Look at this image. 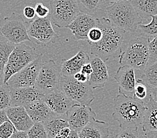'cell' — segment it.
Masks as SVG:
<instances>
[{
    "label": "cell",
    "instance_id": "e575fe53",
    "mask_svg": "<svg viewBox=\"0 0 157 138\" xmlns=\"http://www.w3.org/2000/svg\"><path fill=\"white\" fill-rule=\"evenodd\" d=\"M138 129H121L115 138H138Z\"/></svg>",
    "mask_w": 157,
    "mask_h": 138
},
{
    "label": "cell",
    "instance_id": "7c38bea8",
    "mask_svg": "<svg viewBox=\"0 0 157 138\" xmlns=\"http://www.w3.org/2000/svg\"><path fill=\"white\" fill-rule=\"evenodd\" d=\"M29 37L36 40L40 44H49L57 37L52 27L50 17L37 18L28 24Z\"/></svg>",
    "mask_w": 157,
    "mask_h": 138
},
{
    "label": "cell",
    "instance_id": "ffe728a7",
    "mask_svg": "<svg viewBox=\"0 0 157 138\" xmlns=\"http://www.w3.org/2000/svg\"><path fill=\"white\" fill-rule=\"evenodd\" d=\"M78 133L80 138H108L110 136V126L107 122L95 118Z\"/></svg>",
    "mask_w": 157,
    "mask_h": 138
},
{
    "label": "cell",
    "instance_id": "836d02e7",
    "mask_svg": "<svg viewBox=\"0 0 157 138\" xmlns=\"http://www.w3.org/2000/svg\"><path fill=\"white\" fill-rule=\"evenodd\" d=\"M102 37V31L98 26L92 28L89 31L88 35V41L89 44L96 43L99 42Z\"/></svg>",
    "mask_w": 157,
    "mask_h": 138
},
{
    "label": "cell",
    "instance_id": "7dc6e473",
    "mask_svg": "<svg viewBox=\"0 0 157 138\" xmlns=\"http://www.w3.org/2000/svg\"><path fill=\"white\" fill-rule=\"evenodd\" d=\"M138 138H147V136H146V133L144 132L142 130L141 128H138Z\"/></svg>",
    "mask_w": 157,
    "mask_h": 138
},
{
    "label": "cell",
    "instance_id": "7bdbcfd3",
    "mask_svg": "<svg viewBox=\"0 0 157 138\" xmlns=\"http://www.w3.org/2000/svg\"><path fill=\"white\" fill-rule=\"evenodd\" d=\"M7 121H10V120H9L8 117H7L6 110H0V126L2 125L3 123Z\"/></svg>",
    "mask_w": 157,
    "mask_h": 138
},
{
    "label": "cell",
    "instance_id": "52a82bcc",
    "mask_svg": "<svg viewBox=\"0 0 157 138\" xmlns=\"http://www.w3.org/2000/svg\"><path fill=\"white\" fill-rule=\"evenodd\" d=\"M62 77L61 67L50 59L42 64L35 87L44 95L61 90Z\"/></svg>",
    "mask_w": 157,
    "mask_h": 138
},
{
    "label": "cell",
    "instance_id": "9c48e42d",
    "mask_svg": "<svg viewBox=\"0 0 157 138\" xmlns=\"http://www.w3.org/2000/svg\"><path fill=\"white\" fill-rule=\"evenodd\" d=\"M28 24L21 16H12L6 17L0 27V33L15 44L25 41H31L28 33Z\"/></svg>",
    "mask_w": 157,
    "mask_h": 138
},
{
    "label": "cell",
    "instance_id": "8992f818",
    "mask_svg": "<svg viewBox=\"0 0 157 138\" xmlns=\"http://www.w3.org/2000/svg\"><path fill=\"white\" fill-rule=\"evenodd\" d=\"M50 19L59 28H67L81 12L76 0H51Z\"/></svg>",
    "mask_w": 157,
    "mask_h": 138
},
{
    "label": "cell",
    "instance_id": "6da1fadb",
    "mask_svg": "<svg viewBox=\"0 0 157 138\" xmlns=\"http://www.w3.org/2000/svg\"><path fill=\"white\" fill-rule=\"evenodd\" d=\"M146 102L134 97L118 94L114 98L113 118L117 121L121 129H138L143 124Z\"/></svg>",
    "mask_w": 157,
    "mask_h": 138
},
{
    "label": "cell",
    "instance_id": "8d00e7d4",
    "mask_svg": "<svg viewBox=\"0 0 157 138\" xmlns=\"http://www.w3.org/2000/svg\"><path fill=\"white\" fill-rule=\"evenodd\" d=\"M23 14L24 17L27 19H33L36 16V11L35 9L32 6H26L24 7L23 11Z\"/></svg>",
    "mask_w": 157,
    "mask_h": 138
},
{
    "label": "cell",
    "instance_id": "e0dca14e",
    "mask_svg": "<svg viewBox=\"0 0 157 138\" xmlns=\"http://www.w3.org/2000/svg\"><path fill=\"white\" fill-rule=\"evenodd\" d=\"M92 73L89 77V82L93 89L103 88L110 79L109 73L105 62L98 57L90 58Z\"/></svg>",
    "mask_w": 157,
    "mask_h": 138
},
{
    "label": "cell",
    "instance_id": "ab89813d",
    "mask_svg": "<svg viewBox=\"0 0 157 138\" xmlns=\"http://www.w3.org/2000/svg\"><path fill=\"white\" fill-rule=\"evenodd\" d=\"M74 78H75L77 81L80 82V83H86V82L89 81V77L84 75V74H82L81 72L76 73L75 75L74 76Z\"/></svg>",
    "mask_w": 157,
    "mask_h": 138
},
{
    "label": "cell",
    "instance_id": "7402d4cb",
    "mask_svg": "<svg viewBox=\"0 0 157 138\" xmlns=\"http://www.w3.org/2000/svg\"><path fill=\"white\" fill-rule=\"evenodd\" d=\"M146 106L147 110L140 128L144 132L157 131V102L151 95L146 102Z\"/></svg>",
    "mask_w": 157,
    "mask_h": 138
},
{
    "label": "cell",
    "instance_id": "60d3db41",
    "mask_svg": "<svg viewBox=\"0 0 157 138\" xmlns=\"http://www.w3.org/2000/svg\"><path fill=\"white\" fill-rule=\"evenodd\" d=\"M6 63L0 61V87L4 84V73Z\"/></svg>",
    "mask_w": 157,
    "mask_h": 138
},
{
    "label": "cell",
    "instance_id": "f35d334b",
    "mask_svg": "<svg viewBox=\"0 0 157 138\" xmlns=\"http://www.w3.org/2000/svg\"><path fill=\"white\" fill-rule=\"evenodd\" d=\"M71 129L70 128H63L60 132H59L54 138H67L71 133Z\"/></svg>",
    "mask_w": 157,
    "mask_h": 138
},
{
    "label": "cell",
    "instance_id": "f6af8a7d",
    "mask_svg": "<svg viewBox=\"0 0 157 138\" xmlns=\"http://www.w3.org/2000/svg\"><path fill=\"white\" fill-rule=\"evenodd\" d=\"M147 138H157V131H151L145 132Z\"/></svg>",
    "mask_w": 157,
    "mask_h": 138
},
{
    "label": "cell",
    "instance_id": "30bf717a",
    "mask_svg": "<svg viewBox=\"0 0 157 138\" xmlns=\"http://www.w3.org/2000/svg\"><path fill=\"white\" fill-rule=\"evenodd\" d=\"M43 55L40 54L35 61L16 73L7 82L10 88H18L35 87L37 78L42 66Z\"/></svg>",
    "mask_w": 157,
    "mask_h": 138
},
{
    "label": "cell",
    "instance_id": "277c9868",
    "mask_svg": "<svg viewBox=\"0 0 157 138\" xmlns=\"http://www.w3.org/2000/svg\"><path fill=\"white\" fill-rule=\"evenodd\" d=\"M149 42L150 39L143 36L130 39L126 50L121 52L120 64L121 66H130L134 69L144 70L149 60Z\"/></svg>",
    "mask_w": 157,
    "mask_h": 138
},
{
    "label": "cell",
    "instance_id": "7a4b0ae2",
    "mask_svg": "<svg viewBox=\"0 0 157 138\" xmlns=\"http://www.w3.org/2000/svg\"><path fill=\"white\" fill-rule=\"evenodd\" d=\"M97 26L102 31V37L99 42L90 44V53L106 62L118 50H121L126 32L104 17L97 18Z\"/></svg>",
    "mask_w": 157,
    "mask_h": 138
},
{
    "label": "cell",
    "instance_id": "8fae6325",
    "mask_svg": "<svg viewBox=\"0 0 157 138\" xmlns=\"http://www.w3.org/2000/svg\"><path fill=\"white\" fill-rule=\"evenodd\" d=\"M71 130L79 133L84 127L96 117L91 107L76 104L66 114Z\"/></svg>",
    "mask_w": 157,
    "mask_h": 138
},
{
    "label": "cell",
    "instance_id": "d590c367",
    "mask_svg": "<svg viewBox=\"0 0 157 138\" xmlns=\"http://www.w3.org/2000/svg\"><path fill=\"white\" fill-rule=\"evenodd\" d=\"M34 9L38 18H46L50 15V10L42 3H37Z\"/></svg>",
    "mask_w": 157,
    "mask_h": 138
},
{
    "label": "cell",
    "instance_id": "74e56055",
    "mask_svg": "<svg viewBox=\"0 0 157 138\" xmlns=\"http://www.w3.org/2000/svg\"><path fill=\"white\" fill-rule=\"evenodd\" d=\"M80 72L82 74H84V75L87 76L88 77H90V76L91 74L92 73V67L90 62L87 63V64H86L83 66H82Z\"/></svg>",
    "mask_w": 157,
    "mask_h": 138
},
{
    "label": "cell",
    "instance_id": "ac0fdd59",
    "mask_svg": "<svg viewBox=\"0 0 157 138\" xmlns=\"http://www.w3.org/2000/svg\"><path fill=\"white\" fill-rule=\"evenodd\" d=\"M6 111L17 131L28 132L34 124L24 106H10Z\"/></svg>",
    "mask_w": 157,
    "mask_h": 138
},
{
    "label": "cell",
    "instance_id": "f546056e",
    "mask_svg": "<svg viewBox=\"0 0 157 138\" xmlns=\"http://www.w3.org/2000/svg\"><path fill=\"white\" fill-rule=\"evenodd\" d=\"M148 94H150L149 92V87L145 84L144 82L141 79H137L135 89H134V98H136L142 101H145V99L147 98Z\"/></svg>",
    "mask_w": 157,
    "mask_h": 138
},
{
    "label": "cell",
    "instance_id": "3957f363",
    "mask_svg": "<svg viewBox=\"0 0 157 138\" xmlns=\"http://www.w3.org/2000/svg\"><path fill=\"white\" fill-rule=\"evenodd\" d=\"M106 15L112 23L125 32H136L143 23V19L128 0L112 3L106 8Z\"/></svg>",
    "mask_w": 157,
    "mask_h": 138
},
{
    "label": "cell",
    "instance_id": "d6a6232c",
    "mask_svg": "<svg viewBox=\"0 0 157 138\" xmlns=\"http://www.w3.org/2000/svg\"><path fill=\"white\" fill-rule=\"evenodd\" d=\"M149 60L147 65H150L157 62V37L151 41L148 44Z\"/></svg>",
    "mask_w": 157,
    "mask_h": 138
},
{
    "label": "cell",
    "instance_id": "b9f144b4",
    "mask_svg": "<svg viewBox=\"0 0 157 138\" xmlns=\"http://www.w3.org/2000/svg\"><path fill=\"white\" fill-rule=\"evenodd\" d=\"M10 138H29L28 132L16 131Z\"/></svg>",
    "mask_w": 157,
    "mask_h": 138
},
{
    "label": "cell",
    "instance_id": "5b68a950",
    "mask_svg": "<svg viewBox=\"0 0 157 138\" xmlns=\"http://www.w3.org/2000/svg\"><path fill=\"white\" fill-rule=\"evenodd\" d=\"M40 55L37 53L34 48L24 43L16 44L6 64L4 84L13 74L35 61Z\"/></svg>",
    "mask_w": 157,
    "mask_h": 138
},
{
    "label": "cell",
    "instance_id": "d6986e66",
    "mask_svg": "<svg viewBox=\"0 0 157 138\" xmlns=\"http://www.w3.org/2000/svg\"><path fill=\"white\" fill-rule=\"evenodd\" d=\"M90 62L89 55L84 51H80L78 53L68 60H63L61 66V74L62 76H74L78 73H80L82 66Z\"/></svg>",
    "mask_w": 157,
    "mask_h": 138
},
{
    "label": "cell",
    "instance_id": "603a6c76",
    "mask_svg": "<svg viewBox=\"0 0 157 138\" xmlns=\"http://www.w3.org/2000/svg\"><path fill=\"white\" fill-rule=\"evenodd\" d=\"M42 123L46 130L48 138H54L63 128H70L66 115L56 114Z\"/></svg>",
    "mask_w": 157,
    "mask_h": 138
},
{
    "label": "cell",
    "instance_id": "cb8c5ba5",
    "mask_svg": "<svg viewBox=\"0 0 157 138\" xmlns=\"http://www.w3.org/2000/svg\"><path fill=\"white\" fill-rule=\"evenodd\" d=\"M139 16L148 19L157 15V0H128Z\"/></svg>",
    "mask_w": 157,
    "mask_h": 138
},
{
    "label": "cell",
    "instance_id": "f1b7e54d",
    "mask_svg": "<svg viewBox=\"0 0 157 138\" xmlns=\"http://www.w3.org/2000/svg\"><path fill=\"white\" fill-rule=\"evenodd\" d=\"M10 106V87L7 84H4L0 87V110H6Z\"/></svg>",
    "mask_w": 157,
    "mask_h": 138
},
{
    "label": "cell",
    "instance_id": "bcb514c9",
    "mask_svg": "<svg viewBox=\"0 0 157 138\" xmlns=\"http://www.w3.org/2000/svg\"><path fill=\"white\" fill-rule=\"evenodd\" d=\"M67 138H80L79 133H78V132H77L76 131H73V130H72L70 134V136Z\"/></svg>",
    "mask_w": 157,
    "mask_h": 138
},
{
    "label": "cell",
    "instance_id": "4316f807",
    "mask_svg": "<svg viewBox=\"0 0 157 138\" xmlns=\"http://www.w3.org/2000/svg\"><path fill=\"white\" fill-rule=\"evenodd\" d=\"M141 79L149 88L157 87V62L147 66Z\"/></svg>",
    "mask_w": 157,
    "mask_h": 138
},
{
    "label": "cell",
    "instance_id": "83f0119b",
    "mask_svg": "<svg viewBox=\"0 0 157 138\" xmlns=\"http://www.w3.org/2000/svg\"><path fill=\"white\" fill-rule=\"evenodd\" d=\"M16 44L10 42L0 33V61L6 64Z\"/></svg>",
    "mask_w": 157,
    "mask_h": 138
},
{
    "label": "cell",
    "instance_id": "484cf974",
    "mask_svg": "<svg viewBox=\"0 0 157 138\" xmlns=\"http://www.w3.org/2000/svg\"><path fill=\"white\" fill-rule=\"evenodd\" d=\"M151 17L152 20L150 23L147 25L140 24L136 30L140 36L147 37L150 41L157 37V15Z\"/></svg>",
    "mask_w": 157,
    "mask_h": 138
},
{
    "label": "cell",
    "instance_id": "c3c4849f",
    "mask_svg": "<svg viewBox=\"0 0 157 138\" xmlns=\"http://www.w3.org/2000/svg\"><path fill=\"white\" fill-rule=\"evenodd\" d=\"M106 1L110 3V4H112V3H114L116 2H118L121 1H123V0H106Z\"/></svg>",
    "mask_w": 157,
    "mask_h": 138
},
{
    "label": "cell",
    "instance_id": "ee69618b",
    "mask_svg": "<svg viewBox=\"0 0 157 138\" xmlns=\"http://www.w3.org/2000/svg\"><path fill=\"white\" fill-rule=\"evenodd\" d=\"M149 92L152 96L153 100L157 102V87L156 88H149Z\"/></svg>",
    "mask_w": 157,
    "mask_h": 138
},
{
    "label": "cell",
    "instance_id": "4dcf8cb0",
    "mask_svg": "<svg viewBox=\"0 0 157 138\" xmlns=\"http://www.w3.org/2000/svg\"><path fill=\"white\" fill-rule=\"evenodd\" d=\"M29 138H48L46 130L42 122L34 123V124L28 131Z\"/></svg>",
    "mask_w": 157,
    "mask_h": 138
},
{
    "label": "cell",
    "instance_id": "5bb4252c",
    "mask_svg": "<svg viewBox=\"0 0 157 138\" xmlns=\"http://www.w3.org/2000/svg\"><path fill=\"white\" fill-rule=\"evenodd\" d=\"M11 106H24L42 100L44 94L36 87L10 88Z\"/></svg>",
    "mask_w": 157,
    "mask_h": 138
},
{
    "label": "cell",
    "instance_id": "2e32d148",
    "mask_svg": "<svg viewBox=\"0 0 157 138\" xmlns=\"http://www.w3.org/2000/svg\"><path fill=\"white\" fill-rule=\"evenodd\" d=\"M95 27H97V18L80 13L67 28L72 31L74 39L76 41H88L89 31Z\"/></svg>",
    "mask_w": 157,
    "mask_h": 138
},
{
    "label": "cell",
    "instance_id": "44dd1931",
    "mask_svg": "<svg viewBox=\"0 0 157 138\" xmlns=\"http://www.w3.org/2000/svg\"><path fill=\"white\" fill-rule=\"evenodd\" d=\"M24 108L33 123L44 122L56 115L43 100L33 102Z\"/></svg>",
    "mask_w": 157,
    "mask_h": 138
},
{
    "label": "cell",
    "instance_id": "d4e9b609",
    "mask_svg": "<svg viewBox=\"0 0 157 138\" xmlns=\"http://www.w3.org/2000/svg\"><path fill=\"white\" fill-rule=\"evenodd\" d=\"M81 13L94 16L99 12H104L110 4L106 0H76Z\"/></svg>",
    "mask_w": 157,
    "mask_h": 138
},
{
    "label": "cell",
    "instance_id": "ba28073f",
    "mask_svg": "<svg viewBox=\"0 0 157 138\" xmlns=\"http://www.w3.org/2000/svg\"><path fill=\"white\" fill-rule=\"evenodd\" d=\"M61 89L68 98L82 105L90 106L95 99L90 82L80 83L74 76H62Z\"/></svg>",
    "mask_w": 157,
    "mask_h": 138
},
{
    "label": "cell",
    "instance_id": "1f68e13d",
    "mask_svg": "<svg viewBox=\"0 0 157 138\" xmlns=\"http://www.w3.org/2000/svg\"><path fill=\"white\" fill-rule=\"evenodd\" d=\"M17 131L10 121H7L0 126V138H10Z\"/></svg>",
    "mask_w": 157,
    "mask_h": 138
},
{
    "label": "cell",
    "instance_id": "9a60e30c",
    "mask_svg": "<svg viewBox=\"0 0 157 138\" xmlns=\"http://www.w3.org/2000/svg\"><path fill=\"white\" fill-rule=\"evenodd\" d=\"M42 100L50 110L58 115H66L67 111L77 104L68 98L62 89L45 94Z\"/></svg>",
    "mask_w": 157,
    "mask_h": 138
},
{
    "label": "cell",
    "instance_id": "4fadbf2b",
    "mask_svg": "<svg viewBox=\"0 0 157 138\" xmlns=\"http://www.w3.org/2000/svg\"><path fill=\"white\" fill-rule=\"evenodd\" d=\"M134 69L130 66H121L114 75V80L118 84V94L134 97L136 83Z\"/></svg>",
    "mask_w": 157,
    "mask_h": 138
}]
</instances>
